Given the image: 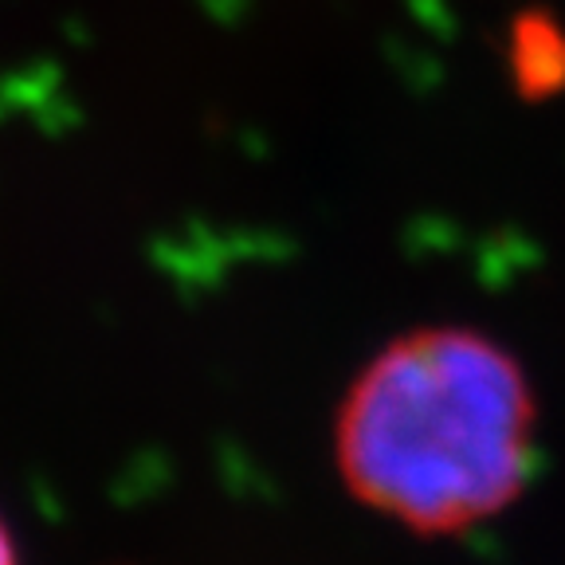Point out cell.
Instances as JSON below:
<instances>
[{
	"instance_id": "2",
	"label": "cell",
	"mask_w": 565,
	"mask_h": 565,
	"mask_svg": "<svg viewBox=\"0 0 565 565\" xmlns=\"http://www.w3.org/2000/svg\"><path fill=\"white\" fill-rule=\"evenodd\" d=\"M0 565H17V554H12V539H9V530H4V522H0Z\"/></svg>"
},
{
	"instance_id": "1",
	"label": "cell",
	"mask_w": 565,
	"mask_h": 565,
	"mask_svg": "<svg viewBox=\"0 0 565 565\" xmlns=\"http://www.w3.org/2000/svg\"><path fill=\"white\" fill-rule=\"evenodd\" d=\"M334 451L358 503L416 534H459L526 487L530 397L494 345L428 330L353 381Z\"/></svg>"
}]
</instances>
